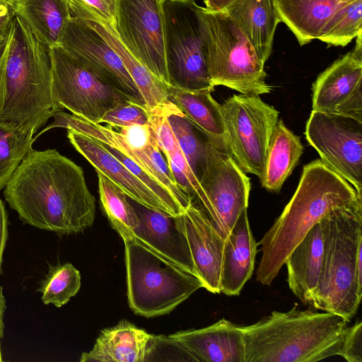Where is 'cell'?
Returning <instances> with one entry per match:
<instances>
[{
    "mask_svg": "<svg viewBox=\"0 0 362 362\" xmlns=\"http://www.w3.org/2000/svg\"><path fill=\"white\" fill-rule=\"evenodd\" d=\"M4 55L0 61V111L1 109L2 105V94H3V88H2V73H3V67H4Z\"/></svg>",
    "mask_w": 362,
    "mask_h": 362,
    "instance_id": "obj_44",
    "label": "cell"
},
{
    "mask_svg": "<svg viewBox=\"0 0 362 362\" xmlns=\"http://www.w3.org/2000/svg\"><path fill=\"white\" fill-rule=\"evenodd\" d=\"M305 135L320 160L362 197V121L313 110Z\"/></svg>",
    "mask_w": 362,
    "mask_h": 362,
    "instance_id": "obj_13",
    "label": "cell"
},
{
    "mask_svg": "<svg viewBox=\"0 0 362 362\" xmlns=\"http://www.w3.org/2000/svg\"><path fill=\"white\" fill-rule=\"evenodd\" d=\"M117 34L127 49L170 87L165 54L163 0H115Z\"/></svg>",
    "mask_w": 362,
    "mask_h": 362,
    "instance_id": "obj_14",
    "label": "cell"
},
{
    "mask_svg": "<svg viewBox=\"0 0 362 362\" xmlns=\"http://www.w3.org/2000/svg\"><path fill=\"white\" fill-rule=\"evenodd\" d=\"M358 202L362 197L320 159L304 165L294 194L259 243L262 257L256 280L271 285L291 252L315 224L332 211Z\"/></svg>",
    "mask_w": 362,
    "mask_h": 362,
    "instance_id": "obj_2",
    "label": "cell"
},
{
    "mask_svg": "<svg viewBox=\"0 0 362 362\" xmlns=\"http://www.w3.org/2000/svg\"><path fill=\"white\" fill-rule=\"evenodd\" d=\"M221 106L227 153L244 173L261 179L279 111L259 95L242 93Z\"/></svg>",
    "mask_w": 362,
    "mask_h": 362,
    "instance_id": "obj_10",
    "label": "cell"
},
{
    "mask_svg": "<svg viewBox=\"0 0 362 362\" xmlns=\"http://www.w3.org/2000/svg\"><path fill=\"white\" fill-rule=\"evenodd\" d=\"M169 337L182 346L194 361L244 362L242 327L225 318L204 328L180 331Z\"/></svg>",
    "mask_w": 362,
    "mask_h": 362,
    "instance_id": "obj_20",
    "label": "cell"
},
{
    "mask_svg": "<svg viewBox=\"0 0 362 362\" xmlns=\"http://www.w3.org/2000/svg\"><path fill=\"white\" fill-rule=\"evenodd\" d=\"M324 241V230L320 221L294 247L284 264L287 269L288 287L304 304H310L319 281Z\"/></svg>",
    "mask_w": 362,
    "mask_h": 362,
    "instance_id": "obj_23",
    "label": "cell"
},
{
    "mask_svg": "<svg viewBox=\"0 0 362 362\" xmlns=\"http://www.w3.org/2000/svg\"><path fill=\"white\" fill-rule=\"evenodd\" d=\"M303 151L300 138L279 119L272 134L260 182L269 191L279 192Z\"/></svg>",
    "mask_w": 362,
    "mask_h": 362,
    "instance_id": "obj_29",
    "label": "cell"
},
{
    "mask_svg": "<svg viewBox=\"0 0 362 362\" xmlns=\"http://www.w3.org/2000/svg\"><path fill=\"white\" fill-rule=\"evenodd\" d=\"M81 274L71 263L50 266L37 291L45 305L60 308L76 295L81 288Z\"/></svg>",
    "mask_w": 362,
    "mask_h": 362,
    "instance_id": "obj_32",
    "label": "cell"
},
{
    "mask_svg": "<svg viewBox=\"0 0 362 362\" xmlns=\"http://www.w3.org/2000/svg\"><path fill=\"white\" fill-rule=\"evenodd\" d=\"M257 252L247 210L244 211L226 239L223 259L221 293L238 296L251 278Z\"/></svg>",
    "mask_w": 362,
    "mask_h": 362,
    "instance_id": "obj_22",
    "label": "cell"
},
{
    "mask_svg": "<svg viewBox=\"0 0 362 362\" xmlns=\"http://www.w3.org/2000/svg\"><path fill=\"white\" fill-rule=\"evenodd\" d=\"M15 15L13 6L0 0V39L9 36Z\"/></svg>",
    "mask_w": 362,
    "mask_h": 362,
    "instance_id": "obj_40",
    "label": "cell"
},
{
    "mask_svg": "<svg viewBox=\"0 0 362 362\" xmlns=\"http://www.w3.org/2000/svg\"><path fill=\"white\" fill-rule=\"evenodd\" d=\"M165 357L163 361H192L191 355L177 341L169 336L153 335L148 342L145 361H160V357Z\"/></svg>",
    "mask_w": 362,
    "mask_h": 362,
    "instance_id": "obj_37",
    "label": "cell"
},
{
    "mask_svg": "<svg viewBox=\"0 0 362 362\" xmlns=\"http://www.w3.org/2000/svg\"><path fill=\"white\" fill-rule=\"evenodd\" d=\"M223 10L265 64L271 55L275 30L280 22L275 0H233Z\"/></svg>",
    "mask_w": 362,
    "mask_h": 362,
    "instance_id": "obj_24",
    "label": "cell"
},
{
    "mask_svg": "<svg viewBox=\"0 0 362 362\" xmlns=\"http://www.w3.org/2000/svg\"><path fill=\"white\" fill-rule=\"evenodd\" d=\"M199 180L204 194L196 204L226 240L247 209L250 178L225 151L211 144Z\"/></svg>",
    "mask_w": 362,
    "mask_h": 362,
    "instance_id": "obj_12",
    "label": "cell"
},
{
    "mask_svg": "<svg viewBox=\"0 0 362 362\" xmlns=\"http://www.w3.org/2000/svg\"><path fill=\"white\" fill-rule=\"evenodd\" d=\"M129 305L136 315L168 314L204 288L196 276L156 253L134 238H123Z\"/></svg>",
    "mask_w": 362,
    "mask_h": 362,
    "instance_id": "obj_6",
    "label": "cell"
},
{
    "mask_svg": "<svg viewBox=\"0 0 362 362\" xmlns=\"http://www.w3.org/2000/svg\"><path fill=\"white\" fill-rule=\"evenodd\" d=\"M97 175L101 206L112 228L122 239L133 238L136 215L129 198L100 173Z\"/></svg>",
    "mask_w": 362,
    "mask_h": 362,
    "instance_id": "obj_30",
    "label": "cell"
},
{
    "mask_svg": "<svg viewBox=\"0 0 362 362\" xmlns=\"http://www.w3.org/2000/svg\"><path fill=\"white\" fill-rule=\"evenodd\" d=\"M34 136L8 123L0 122V191L23 158L33 149Z\"/></svg>",
    "mask_w": 362,
    "mask_h": 362,
    "instance_id": "obj_33",
    "label": "cell"
},
{
    "mask_svg": "<svg viewBox=\"0 0 362 362\" xmlns=\"http://www.w3.org/2000/svg\"><path fill=\"white\" fill-rule=\"evenodd\" d=\"M152 337L127 320L103 329L93 348L82 353L81 362H144Z\"/></svg>",
    "mask_w": 362,
    "mask_h": 362,
    "instance_id": "obj_25",
    "label": "cell"
},
{
    "mask_svg": "<svg viewBox=\"0 0 362 362\" xmlns=\"http://www.w3.org/2000/svg\"><path fill=\"white\" fill-rule=\"evenodd\" d=\"M321 223L324 255L309 305L349 322L362 298V202L332 211Z\"/></svg>",
    "mask_w": 362,
    "mask_h": 362,
    "instance_id": "obj_5",
    "label": "cell"
},
{
    "mask_svg": "<svg viewBox=\"0 0 362 362\" xmlns=\"http://www.w3.org/2000/svg\"><path fill=\"white\" fill-rule=\"evenodd\" d=\"M130 200L136 215L133 238L165 259L197 276L182 214L172 216Z\"/></svg>",
    "mask_w": 362,
    "mask_h": 362,
    "instance_id": "obj_17",
    "label": "cell"
},
{
    "mask_svg": "<svg viewBox=\"0 0 362 362\" xmlns=\"http://www.w3.org/2000/svg\"><path fill=\"white\" fill-rule=\"evenodd\" d=\"M12 6L40 42L49 47L59 45L72 17L66 0H20Z\"/></svg>",
    "mask_w": 362,
    "mask_h": 362,
    "instance_id": "obj_28",
    "label": "cell"
},
{
    "mask_svg": "<svg viewBox=\"0 0 362 362\" xmlns=\"http://www.w3.org/2000/svg\"><path fill=\"white\" fill-rule=\"evenodd\" d=\"M59 45L136 103L144 105L139 88L117 54L86 22L72 16L64 28Z\"/></svg>",
    "mask_w": 362,
    "mask_h": 362,
    "instance_id": "obj_16",
    "label": "cell"
},
{
    "mask_svg": "<svg viewBox=\"0 0 362 362\" xmlns=\"http://www.w3.org/2000/svg\"><path fill=\"white\" fill-rule=\"evenodd\" d=\"M182 217L197 276L204 288L220 293L226 240L194 202H191Z\"/></svg>",
    "mask_w": 362,
    "mask_h": 362,
    "instance_id": "obj_19",
    "label": "cell"
},
{
    "mask_svg": "<svg viewBox=\"0 0 362 362\" xmlns=\"http://www.w3.org/2000/svg\"><path fill=\"white\" fill-rule=\"evenodd\" d=\"M106 123L111 128H120L134 124H149L144 105L134 103L119 105L105 114L99 124Z\"/></svg>",
    "mask_w": 362,
    "mask_h": 362,
    "instance_id": "obj_36",
    "label": "cell"
},
{
    "mask_svg": "<svg viewBox=\"0 0 362 362\" xmlns=\"http://www.w3.org/2000/svg\"><path fill=\"white\" fill-rule=\"evenodd\" d=\"M233 0H203L205 8L211 11L223 10Z\"/></svg>",
    "mask_w": 362,
    "mask_h": 362,
    "instance_id": "obj_42",
    "label": "cell"
},
{
    "mask_svg": "<svg viewBox=\"0 0 362 362\" xmlns=\"http://www.w3.org/2000/svg\"><path fill=\"white\" fill-rule=\"evenodd\" d=\"M6 310V300L4 295L3 288L0 285V334L4 337V317Z\"/></svg>",
    "mask_w": 362,
    "mask_h": 362,
    "instance_id": "obj_43",
    "label": "cell"
},
{
    "mask_svg": "<svg viewBox=\"0 0 362 362\" xmlns=\"http://www.w3.org/2000/svg\"><path fill=\"white\" fill-rule=\"evenodd\" d=\"M211 93V90H193L170 86L169 100L196 129L226 152L221 106Z\"/></svg>",
    "mask_w": 362,
    "mask_h": 362,
    "instance_id": "obj_27",
    "label": "cell"
},
{
    "mask_svg": "<svg viewBox=\"0 0 362 362\" xmlns=\"http://www.w3.org/2000/svg\"><path fill=\"white\" fill-rule=\"evenodd\" d=\"M54 122L37 134L54 127L71 129L115 148L138 165L164 187L185 209L192 199L175 182L161 151L154 130L151 127L136 128L125 136L108 126L94 123L61 111L53 114Z\"/></svg>",
    "mask_w": 362,
    "mask_h": 362,
    "instance_id": "obj_11",
    "label": "cell"
},
{
    "mask_svg": "<svg viewBox=\"0 0 362 362\" xmlns=\"http://www.w3.org/2000/svg\"><path fill=\"white\" fill-rule=\"evenodd\" d=\"M349 321L296 304L242 327L244 362H316L338 356Z\"/></svg>",
    "mask_w": 362,
    "mask_h": 362,
    "instance_id": "obj_4",
    "label": "cell"
},
{
    "mask_svg": "<svg viewBox=\"0 0 362 362\" xmlns=\"http://www.w3.org/2000/svg\"><path fill=\"white\" fill-rule=\"evenodd\" d=\"M199 7L195 0H163L165 59L171 86L213 91Z\"/></svg>",
    "mask_w": 362,
    "mask_h": 362,
    "instance_id": "obj_8",
    "label": "cell"
},
{
    "mask_svg": "<svg viewBox=\"0 0 362 362\" xmlns=\"http://www.w3.org/2000/svg\"><path fill=\"white\" fill-rule=\"evenodd\" d=\"M8 214L3 201L0 199V275L3 273V255L8 235Z\"/></svg>",
    "mask_w": 362,
    "mask_h": 362,
    "instance_id": "obj_41",
    "label": "cell"
},
{
    "mask_svg": "<svg viewBox=\"0 0 362 362\" xmlns=\"http://www.w3.org/2000/svg\"><path fill=\"white\" fill-rule=\"evenodd\" d=\"M74 148L130 199L148 208L174 216L169 207L134 175L103 143L83 133L67 129Z\"/></svg>",
    "mask_w": 362,
    "mask_h": 362,
    "instance_id": "obj_18",
    "label": "cell"
},
{
    "mask_svg": "<svg viewBox=\"0 0 362 362\" xmlns=\"http://www.w3.org/2000/svg\"><path fill=\"white\" fill-rule=\"evenodd\" d=\"M207 42V63L211 83L242 94L269 93L264 65L239 26L224 10L199 7Z\"/></svg>",
    "mask_w": 362,
    "mask_h": 362,
    "instance_id": "obj_7",
    "label": "cell"
},
{
    "mask_svg": "<svg viewBox=\"0 0 362 362\" xmlns=\"http://www.w3.org/2000/svg\"><path fill=\"white\" fill-rule=\"evenodd\" d=\"M322 71L314 82L313 110L354 117L362 121V43Z\"/></svg>",
    "mask_w": 362,
    "mask_h": 362,
    "instance_id": "obj_15",
    "label": "cell"
},
{
    "mask_svg": "<svg viewBox=\"0 0 362 362\" xmlns=\"http://www.w3.org/2000/svg\"><path fill=\"white\" fill-rule=\"evenodd\" d=\"M3 338V337L0 334V362L4 361L2 359V354H1V339Z\"/></svg>",
    "mask_w": 362,
    "mask_h": 362,
    "instance_id": "obj_47",
    "label": "cell"
},
{
    "mask_svg": "<svg viewBox=\"0 0 362 362\" xmlns=\"http://www.w3.org/2000/svg\"><path fill=\"white\" fill-rule=\"evenodd\" d=\"M50 47L15 15L4 55L0 122L34 136L57 109L52 93Z\"/></svg>",
    "mask_w": 362,
    "mask_h": 362,
    "instance_id": "obj_3",
    "label": "cell"
},
{
    "mask_svg": "<svg viewBox=\"0 0 362 362\" xmlns=\"http://www.w3.org/2000/svg\"><path fill=\"white\" fill-rule=\"evenodd\" d=\"M8 37L6 38L0 39V61H1V58L3 57V55L5 52L8 40Z\"/></svg>",
    "mask_w": 362,
    "mask_h": 362,
    "instance_id": "obj_45",
    "label": "cell"
},
{
    "mask_svg": "<svg viewBox=\"0 0 362 362\" xmlns=\"http://www.w3.org/2000/svg\"><path fill=\"white\" fill-rule=\"evenodd\" d=\"M171 104L172 102L169 100L157 107H147L144 105L150 124L155 132L158 146L165 156L173 151L177 144V140L168 119Z\"/></svg>",
    "mask_w": 362,
    "mask_h": 362,
    "instance_id": "obj_35",
    "label": "cell"
},
{
    "mask_svg": "<svg viewBox=\"0 0 362 362\" xmlns=\"http://www.w3.org/2000/svg\"><path fill=\"white\" fill-rule=\"evenodd\" d=\"M68 5L79 6L93 11L103 20L115 24V0H66Z\"/></svg>",
    "mask_w": 362,
    "mask_h": 362,
    "instance_id": "obj_39",
    "label": "cell"
},
{
    "mask_svg": "<svg viewBox=\"0 0 362 362\" xmlns=\"http://www.w3.org/2000/svg\"><path fill=\"white\" fill-rule=\"evenodd\" d=\"M168 119L180 148L192 170L199 178L204 168L209 148L211 144H215L207 137L202 139L195 133L192 124L173 102Z\"/></svg>",
    "mask_w": 362,
    "mask_h": 362,
    "instance_id": "obj_31",
    "label": "cell"
},
{
    "mask_svg": "<svg viewBox=\"0 0 362 362\" xmlns=\"http://www.w3.org/2000/svg\"><path fill=\"white\" fill-rule=\"evenodd\" d=\"M2 1H5V2L8 3V4H10L13 5V4H15V3L18 2V1H19L20 0H2Z\"/></svg>",
    "mask_w": 362,
    "mask_h": 362,
    "instance_id": "obj_46",
    "label": "cell"
},
{
    "mask_svg": "<svg viewBox=\"0 0 362 362\" xmlns=\"http://www.w3.org/2000/svg\"><path fill=\"white\" fill-rule=\"evenodd\" d=\"M4 196L23 223L58 235L81 233L95 221V199L83 169L55 149H32Z\"/></svg>",
    "mask_w": 362,
    "mask_h": 362,
    "instance_id": "obj_1",
    "label": "cell"
},
{
    "mask_svg": "<svg viewBox=\"0 0 362 362\" xmlns=\"http://www.w3.org/2000/svg\"><path fill=\"white\" fill-rule=\"evenodd\" d=\"M338 356L349 362H362V322L356 321L346 327Z\"/></svg>",
    "mask_w": 362,
    "mask_h": 362,
    "instance_id": "obj_38",
    "label": "cell"
},
{
    "mask_svg": "<svg viewBox=\"0 0 362 362\" xmlns=\"http://www.w3.org/2000/svg\"><path fill=\"white\" fill-rule=\"evenodd\" d=\"M69 6L73 17L82 20L91 26L117 54L139 88L145 106L157 107L170 100V87L158 80L127 49L112 24L103 20L92 10L79 6Z\"/></svg>",
    "mask_w": 362,
    "mask_h": 362,
    "instance_id": "obj_21",
    "label": "cell"
},
{
    "mask_svg": "<svg viewBox=\"0 0 362 362\" xmlns=\"http://www.w3.org/2000/svg\"><path fill=\"white\" fill-rule=\"evenodd\" d=\"M353 0H275L280 22L296 36L300 45L317 39L329 18Z\"/></svg>",
    "mask_w": 362,
    "mask_h": 362,
    "instance_id": "obj_26",
    "label": "cell"
},
{
    "mask_svg": "<svg viewBox=\"0 0 362 362\" xmlns=\"http://www.w3.org/2000/svg\"><path fill=\"white\" fill-rule=\"evenodd\" d=\"M50 49L52 93L58 111L66 109L78 117L99 124L109 110L129 103H136L59 45Z\"/></svg>",
    "mask_w": 362,
    "mask_h": 362,
    "instance_id": "obj_9",
    "label": "cell"
},
{
    "mask_svg": "<svg viewBox=\"0 0 362 362\" xmlns=\"http://www.w3.org/2000/svg\"><path fill=\"white\" fill-rule=\"evenodd\" d=\"M362 32V0L339 8L322 28L317 40L332 46H346Z\"/></svg>",
    "mask_w": 362,
    "mask_h": 362,
    "instance_id": "obj_34",
    "label": "cell"
}]
</instances>
